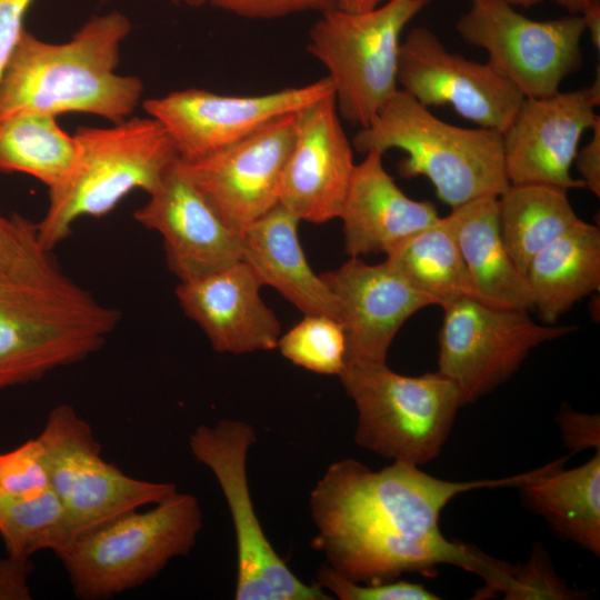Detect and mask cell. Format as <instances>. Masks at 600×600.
<instances>
[{
  "instance_id": "6da1fadb",
  "label": "cell",
  "mask_w": 600,
  "mask_h": 600,
  "mask_svg": "<svg viewBox=\"0 0 600 600\" xmlns=\"http://www.w3.org/2000/svg\"><path fill=\"white\" fill-rule=\"evenodd\" d=\"M549 463L507 478L449 481L419 466L393 461L371 470L353 459L331 463L309 498L316 534L312 547L327 566L358 583L396 580L407 572L434 574L451 564L480 576V594L502 592L512 567L472 544L448 540L439 527L456 496L481 488L516 487L538 478Z\"/></svg>"
},
{
  "instance_id": "7a4b0ae2",
  "label": "cell",
  "mask_w": 600,
  "mask_h": 600,
  "mask_svg": "<svg viewBox=\"0 0 600 600\" xmlns=\"http://www.w3.org/2000/svg\"><path fill=\"white\" fill-rule=\"evenodd\" d=\"M131 31L117 11L91 17L63 43L27 30L0 79V123L24 114L90 113L120 122L136 110L143 83L116 72Z\"/></svg>"
},
{
  "instance_id": "3957f363",
  "label": "cell",
  "mask_w": 600,
  "mask_h": 600,
  "mask_svg": "<svg viewBox=\"0 0 600 600\" xmlns=\"http://www.w3.org/2000/svg\"><path fill=\"white\" fill-rule=\"evenodd\" d=\"M353 149H398L403 178L426 177L440 201L451 209L483 197H499L510 184L504 170L502 136L492 129L450 124L401 89L352 139Z\"/></svg>"
},
{
  "instance_id": "277c9868",
  "label": "cell",
  "mask_w": 600,
  "mask_h": 600,
  "mask_svg": "<svg viewBox=\"0 0 600 600\" xmlns=\"http://www.w3.org/2000/svg\"><path fill=\"white\" fill-rule=\"evenodd\" d=\"M77 156L67 179L49 190V206L36 224L49 251L67 239L77 220L109 213L131 191L150 193L178 158L163 126L151 117L127 118L106 128H79Z\"/></svg>"
},
{
  "instance_id": "5b68a950",
  "label": "cell",
  "mask_w": 600,
  "mask_h": 600,
  "mask_svg": "<svg viewBox=\"0 0 600 600\" xmlns=\"http://www.w3.org/2000/svg\"><path fill=\"white\" fill-rule=\"evenodd\" d=\"M120 313L67 277L0 280V390L41 379L98 351Z\"/></svg>"
},
{
  "instance_id": "8992f818",
  "label": "cell",
  "mask_w": 600,
  "mask_h": 600,
  "mask_svg": "<svg viewBox=\"0 0 600 600\" xmlns=\"http://www.w3.org/2000/svg\"><path fill=\"white\" fill-rule=\"evenodd\" d=\"M153 506L82 533L58 556L77 598L107 599L140 587L191 551L203 519L197 497L177 491Z\"/></svg>"
},
{
  "instance_id": "52a82bcc",
  "label": "cell",
  "mask_w": 600,
  "mask_h": 600,
  "mask_svg": "<svg viewBox=\"0 0 600 600\" xmlns=\"http://www.w3.org/2000/svg\"><path fill=\"white\" fill-rule=\"evenodd\" d=\"M338 377L357 409L356 443L392 461L437 458L463 407L458 387L439 371L412 377L387 363H346Z\"/></svg>"
},
{
  "instance_id": "ba28073f",
  "label": "cell",
  "mask_w": 600,
  "mask_h": 600,
  "mask_svg": "<svg viewBox=\"0 0 600 600\" xmlns=\"http://www.w3.org/2000/svg\"><path fill=\"white\" fill-rule=\"evenodd\" d=\"M431 0H384L364 11L334 8L309 30L308 52L327 70L341 119L367 127L399 89L406 27Z\"/></svg>"
},
{
  "instance_id": "9c48e42d",
  "label": "cell",
  "mask_w": 600,
  "mask_h": 600,
  "mask_svg": "<svg viewBox=\"0 0 600 600\" xmlns=\"http://www.w3.org/2000/svg\"><path fill=\"white\" fill-rule=\"evenodd\" d=\"M257 436L252 426L223 419L190 436L194 459L214 476L228 504L236 536V600H330L317 583L299 579L268 540L256 513L247 471Z\"/></svg>"
},
{
  "instance_id": "30bf717a",
  "label": "cell",
  "mask_w": 600,
  "mask_h": 600,
  "mask_svg": "<svg viewBox=\"0 0 600 600\" xmlns=\"http://www.w3.org/2000/svg\"><path fill=\"white\" fill-rule=\"evenodd\" d=\"M38 438L44 448L50 487L64 504L77 538L178 491L171 482L136 479L107 462L91 426L70 404L50 411Z\"/></svg>"
},
{
  "instance_id": "8fae6325",
  "label": "cell",
  "mask_w": 600,
  "mask_h": 600,
  "mask_svg": "<svg viewBox=\"0 0 600 600\" xmlns=\"http://www.w3.org/2000/svg\"><path fill=\"white\" fill-rule=\"evenodd\" d=\"M456 29L463 41L483 49L488 62L524 98L560 91L582 63L580 14L533 20L503 0H471Z\"/></svg>"
},
{
  "instance_id": "7c38bea8",
  "label": "cell",
  "mask_w": 600,
  "mask_h": 600,
  "mask_svg": "<svg viewBox=\"0 0 600 600\" xmlns=\"http://www.w3.org/2000/svg\"><path fill=\"white\" fill-rule=\"evenodd\" d=\"M442 309L437 371L458 387L463 406L506 382L536 347L577 330L539 324L527 310L498 308L471 297Z\"/></svg>"
},
{
  "instance_id": "4fadbf2b",
  "label": "cell",
  "mask_w": 600,
  "mask_h": 600,
  "mask_svg": "<svg viewBox=\"0 0 600 600\" xmlns=\"http://www.w3.org/2000/svg\"><path fill=\"white\" fill-rule=\"evenodd\" d=\"M333 93L324 77L303 86L253 96L221 94L190 88L142 103L170 136L178 158L193 161L224 149L279 117L298 113Z\"/></svg>"
},
{
  "instance_id": "5bb4252c",
  "label": "cell",
  "mask_w": 600,
  "mask_h": 600,
  "mask_svg": "<svg viewBox=\"0 0 600 600\" xmlns=\"http://www.w3.org/2000/svg\"><path fill=\"white\" fill-rule=\"evenodd\" d=\"M399 89L422 106H450L478 127L502 132L523 94L488 61L450 52L429 28L414 27L399 50Z\"/></svg>"
},
{
  "instance_id": "9a60e30c",
  "label": "cell",
  "mask_w": 600,
  "mask_h": 600,
  "mask_svg": "<svg viewBox=\"0 0 600 600\" xmlns=\"http://www.w3.org/2000/svg\"><path fill=\"white\" fill-rule=\"evenodd\" d=\"M599 69L589 87L523 98L501 132L504 170L510 184L584 188L571 176L582 134L600 120Z\"/></svg>"
},
{
  "instance_id": "2e32d148",
  "label": "cell",
  "mask_w": 600,
  "mask_h": 600,
  "mask_svg": "<svg viewBox=\"0 0 600 600\" xmlns=\"http://www.w3.org/2000/svg\"><path fill=\"white\" fill-rule=\"evenodd\" d=\"M297 113L271 120L244 139L180 164L226 223L243 231L279 202Z\"/></svg>"
},
{
  "instance_id": "e0dca14e",
  "label": "cell",
  "mask_w": 600,
  "mask_h": 600,
  "mask_svg": "<svg viewBox=\"0 0 600 600\" xmlns=\"http://www.w3.org/2000/svg\"><path fill=\"white\" fill-rule=\"evenodd\" d=\"M134 219L163 240L167 263L180 281L191 280L241 260L242 238L182 169L177 158L164 171Z\"/></svg>"
},
{
  "instance_id": "ac0fdd59",
  "label": "cell",
  "mask_w": 600,
  "mask_h": 600,
  "mask_svg": "<svg viewBox=\"0 0 600 600\" xmlns=\"http://www.w3.org/2000/svg\"><path fill=\"white\" fill-rule=\"evenodd\" d=\"M354 167L353 146L332 93L297 113L279 203L300 221L319 224L339 218Z\"/></svg>"
},
{
  "instance_id": "d6986e66",
  "label": "cell",
  "mask_w": 600,
  "mask_h": 600,
  "mask_svg": "<svg viewBox=\"0 0 600 600\" xmlns=\"http://www.w3.org/2000/svg\"><path fill=\"white\" fill-rule=\"evenodd\" d=\"M320 276L334 297L346 333V363H386L403 323L431 306L387 260L368 264L350 257Z\"/></svg>"
},
{
  "instance_id": "ffe728a7",
  "label": "cell",
  "mask_w": 600,
  "mask_h": 600,
  "mask_svg": "<svg viewBox=\"0 0 600 600\" xmlns=\"http://www.w3.org/2000/svg\"><path fill=\"white\" fill-rule=\"evenodd\" d=\"M262 287L242 260L180 281L176 296L183 312L221 353L242 354L277 348L280 322L260 296Z\"/></svg>"
},
{
  "instance_id": "44dd1931",
  "label": "cell",
  "mask_w": 600,
  "mask_h": 600,
  "mask_svg": "<svg viewBox=\"0 0 600 600\" xmlns=\"http://www.w3.org/2000/svg\"><path fill=\"white\" fill-rule=\"evenodd\" d=\"M383 154L371 150L356 163L339 217L349 257L388 253L440 218L433 203L411 199L397 186Z\"/></svg>"
},
{
  "instance_id": "7402d4cb",
  "label": "cell",
  "mask_w": 600,
  "mask_h": 600,
  "mask_svg": "<svg viewBox=\"0 0 600 600\" xmlns=\"http://www.w3.org/2000/svg\"><path fill=\"white\" fill-rule=\"evenodd\" d=\"M299 222L278 202L243 231L241 260L262 286L274 288L303 314H323L339 321L331 290L306 258L298 237Z\"/></svg>"
},
{
  "instance_id": "603a6c76",
  "label": "cell",
  "mask_w": 600,
  "mask_h": 600,
  "mask_svg": "<svg viewBox=\"0 0 600 600\" xmlns=\"http://www.w3.org/2000/svg\"><path fill=\"white\" fill-rule=\"evenodd\" d=\"M450 216L476 299L498 308L532 309L527 278L501 237L497 197L469 201Z\"/></svg>"
},
{
  "instance_id": "cb8c5ba5",
  "label": "cell",
  "mask_w": 600,
  "mask_h": 600,
  "mask_svg": "<svg viewBox=\"0 0 600 600\" xmlns=\"http://www.w3.org/2000/svg\"><path fill=\"white\" fill-rule=\"evenodd\" d=\"M536 309L554 324L574 303L600 289V230L581 219L534 254L526 270Z\"/></svg>"
},
{
  "instance_id": "d4e9b609",
  "label": "cell",
  "mask_w": 600,
  "mask_h": 600,
  "mask_svg": "<svg viewBox=\"0 0 600 600\" xmlns=\"http://www.w3.org/2000/svg\"><path fill=\"white\" fill-rule=\"evenodd\" d=\"M569 457L556 460L538 478L519 487L527 508L560 536L600 553V450L583 464L564 470Z\"/></svg>"
},
{
  "instance_id": "484cf974",
  "label": "cell",
  "mask_w": 600,
  "mask_h": 600,
  "mask_svg": "<svg viewBox=\"0 0 600 600\" xmlns=\"http://www.w3.org/2000/svg\"><path fill=\"white\" fill-rule=\"evenodd\" d=\"M497 210L502 240L524 276L537 252L581 221L568 191L544 184H509Z\"/></svg>"
},
{
  "instance_id": "4316f807",
  "label": "cell",
  "mask_w": 600,
  "mask_h": 600,
  "mask_svg": "<svg viewBox=\"0 0 600 600\" xmlns=\"http://www.w3.org/2000/svg\"><path fill=\"white\" fill-rule=\"evenodd\" d=\"M386 260L432 304L476 299L450 213L408 238Z\"/></svg>"
},
{
  "instance_id": "83f0119b",
  "label": "cell",
  "mask_w": 600,
  "mask_h": 600,
  "mask_svg": "<svg viewBox=\"0 0 600 600\" xmlns=\"http://www.w3.org/2000/svg\"><path fill=\"white\" fill-rule=\"evenodd\" d=\"M77 141L48 114H24L0 123V172L34 177L52 190L69 176Z\"/></svg>"
},
{
  "instance_id": "f1b7e54d",
  "label": "cell",
  "mask_w": 600,
  "mask_h": 600,
  "mask_svg": "<svg viewBox=\"0 0 600 600\" xmlns=\"http://www.w3.org/2000/svg\"><path fill=\"white\" fill-rule=\"evenodd\" d=\"M0 536L7 553L20 558L46 549L59 556L77 538L69 513L51 487L24 496L0 492Z\"/></svg>"
},
{
  "instance_id": "f546056e",
  "label": "cell",
  "mask_w": 600,
  "mask_h": 600,
  "mask_svg": "<svg viewBox=\"0 0 600 600\" xmlns=\"http://www.w3.org/2000/svg\"><path fill=\"white\" fill-rule=\"evenodd\" d=\"M277 348L293 364L314 373L339 376L346 367V333L329 316L304 314L280 336Z\"/></svg>"
},
{
  "instance_id": "4dcf8cb0",
  "label": "cell",
  "mask_w": 600,
  "mask_h": 600,
  "mask_svg": "<svg viewBox=\"0 0 600 600\" xmlns=\"http://www.w3.org/2000/svg\"><path fill=\"white\" fill-rule=\"evenodd\" d=\"M64 277L40 246L36 224L0 214V280L43 283Z\"/></svg>"
},
{
  "instance_id": "1f68e13d",
  "label": "cell",
  "mask_w": 600,
  "mask_h": 600,
  "mask_svg": "<svg viewBox=\"0 0 600 600\" xmlns=\"http://www.w3.org/2000/svg\"><path fill=\"white\" fill-rule=\"evenodd\" d=\"M48 488L50 480L46 452L38 437L0 453V492L24 496Z\"/></svg>"
},
{
  "instance_id": "d6a6232c",
  "label": "cell",
  "mask_w": 600,
  "mask_h": 600,
  "mask_svg": "<svg viewBox=\"0 0 600 600\" xmlns=\"http://www.w3.org/2000/svg\"><path fill=\"white\" fill-rule=\"evenodd\" d=\"M504 599H577L580 593L568 587L554 571L541 544H536L529 561L513 567Z\"/></svg>"
},
{
  "instance_id": "836d02e7",
  "label": "cell",
  "mask_w": 600,
  "mask_h": 600,
  "mask_svg": "<svg viewBox=\"0 0 600 600\" xmlns=\"http://www.w3.org/2000/svg\"><path fill=\"white\" fill-rule=\"evenodd\" d=\"M326 592L340 600H437L423 584L404 580L380 583L354 582L327 564L318 570L317 582Z\"/></svg>"
},
{
  "instance_id": "e575fe53",
  "label": "cell",
  "mask_w": 600,
  "mask_h": 600,
  "mask_svg": "<svg viewBox=\"0 0 600 600\" xmlns=\"http://www.w3.org/2000/svg\"><path fill=\"white\" fill-rule=\"evenodd\" d=\"M207 3L248 19H276L306 11L323 13L338 8V0H207Z\"/></svg>"
},
{
  "instance_id": "d590c367",
  "label": "cell",
  "mask_w": 600,
  "mask_h": 600,
  "mask_svg": "<svg viewBox=\"0 0 600 600\" xmlns=\"http://www.w3.org/2000/svg\"><path fill=\"white\" fill-rule=\"evenodd\" d=\"M564 444L573 451L588 448L600 450V419L571 408L562 409L557 417Z\"/></svg>"
},
{
  "instance_id": "8d00e7d4",
  "label": "cell",
  "mask_w": 600,
  "mask_h": 600,
  "mask_svg": "<svg viewBox=\"0 0 600 600\" xmlns=\"http://www.w3.org/2000/svg\"><path fill=\"white\" fill-rule=\"evenodd\" d=\"M34 0H0V79L21 39L24 17Z\"/></svg>"
},
{
  "instance_id": "74e56055",
  "label": "cell",
  "mask_w": 600,
  "mask_h": 600,
  "mask_svg": "<svg viewBox=\"0 0 600 600\" xmlns=\"http://www.w3.org/2000/svg\"><path fill=\"white\" fill-rule=\"evenodd\" d=\"M32 570L30 558H0V600H30L28 578Z\"/></svg>"
},
{
  "instance_id": "f35d334b",
  "label": "cell",
  "mask_w": 600,
  "mask_h": 600,
  "mask_svg": "<svg viewBox=\"0 0 600 600\" xmlns=\"http://www.w3.org/2000/svg\"><path fill=\"white\" fill-rule=\"evenodd\" d=\"M588 143L578 149L573 163L580 180L594 196L600 197V120L591 128Z\"/></svg>"
},
{
  "instance_id": "ab89813d",
  "label": "cell",
  "mask_w": 600,
  "mask_h": 600,
  "mask_svg": "<svg viewBox=\"0 0 600 600\" xmlns=\"http://www.w3.org/2000/svg\"><path fill=\"white\" fill-rule=\"evenodd\" d=\"M583 19L584 30L588 32L593 48L600 50V2L591 6L580 14Z\"/></svg>"
},
{
  "instance_id": "60d3db41",
  "label": "cell",
  "mask_w": 600,
  "mask_h": 600,
  "mask_svg": "<svg viewBox=\"0 0 600 600\" xmlns=\"http://www.w3.org/2000/svg\"><path fill=\"white\" fill-rule=\"evenodd\" d=\"M384 0H338V8L347 11H364L372 9Z\"/></svg>"
},
{
  "instance_id": "b9f144b4",
  "label": "cell",
  "mask_w": 600,
  "mask_h": 600,
  "mask_svg": "<svg viewBox=\"0 0 600 600\" xmlns=\"http://www.w3.org/2000/svg\"><path fill=\"white\" fill-rule=\"evenodd\" d=\"M558 6L564 8L571 14H581L591 6L599 3L600 0H551Z\"/></svg>"
},
{
  "instance_id": "7bdbcfd3",
  "label": "cell",
  "mask_w": 600,
  "mask_h": 600,
  "mask_svg": "<svg viewBox=\"0 0 600 600\" xmlns=\"http://www.w3.org/2000/svg\"><path fill=\"white\" fill-rule=\"evenodd\" d=\"M503 1H507L508 3L512 4V6H521V7H531V6H534L539 2H541L542 0H503Z\"/></svg>"
},
{
  "instance_id": "ee69618b",
  "label": "cell",
  "mask_w": 600,
  "mask_h": 600,
  "mask_svg": "<svg viewBox=\"0 0 600 600\" xmlns=\"http://www.w3.org/2000/svg\"><path fill=\"white\" fill-rule=\"evenodd\" d=\"M171 1L183 2L190 6H201V4L207 3V0H171Z\"/></svg>"
}]
</instances>
